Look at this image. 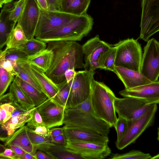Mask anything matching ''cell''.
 Returning <instances> with one entry per match:
<instances>
[{
    "mask_svg": "<svg viewBox=\"0 0 159 159\" xmlns=\"http://www.w3.org/2000/svg\"><path fill=\"white\" fill-rule=\"evenodd\" d=\"M7 148L11 149L17 156V159L19 157L24 155L26 152L24 150L17 146L12 145H8L7 146Z\"/></svg>",
    "mask_w": 159,
    "mask_h": 159,
    "instance_id": "47",
    "label": "cell"
},
{
    "mask_svg": "<svg viewBox=\"0 0 159 159\" xmlns=\"http://www.w3.org/2000/svg\"><path fill=\"white\" fill-rule=\"evenodd\" d=\"M140 72L152 82L159 77V42L154 38L149 39L144 48Z\"/></svg>",
    "mask_w": 159,
    "mask_h": 159,
    "instance_id": "9",
    "label": "cell"
},
{
    "mask_svg": "<svg viewBox=\"0 0 159 159\" xmlns=\"http://www.w3.org/2000/svg\"><path fill=\"white\" fill-rule=\"evenodd\" d=\"M36 157L37 159H54L45 152L38 150L36 152Z\"/></svg>",
    "mask_w": 159,
    "mask_h": 159,
    "instance_id": "50",
    "label": "cell"
},
{
    "mask_svg": "<svg viewBox=\"0 0 159 159\" xmlns=\"http://www.w3.org/2000/svg\"><path fill=\"white\" fill-rule=\"evenodd\" d=\"M116 97L104 83L93 80L90 96L91 105L94 115L113 126L117 118L114 107Z\"/></svg>",
    "mask_w": 159,
    "mask_h": 159,
    "instance_id": "3",
    "label": "cell"
},
{
    "mask_svg": "<svg viewBox=\"0 0 159 159\" xmlns=\"http://www.w3.org/2000/svg\"><path fill=\"white\" fill-rule=\"evenodd\" d=\"M52 142L59 145L66 146L67 140L64 134L59 135L50 137Z\"/></svg>",
    "mask_w": 159,
    "mask_h": 159,
    "instance_id": "43",
    "label": "cell"
},
{
    "mask_svg": "<svg viewBox=\"0 0 159 159\" xmlns=\"http://www.w3.org/2000/svg\"><path fill=\"white\" fill-rule=\"evenodd\" d=\"M17 2V1L14 2L12 1L5 4L3 6L2 9L6 11H11L14 8Z\"/></svg>",
    "mask_w": 159,
    "mask_h": 159,
    "instance_id": "51",
    "label": "cell"
},
{
    "mask_svg": "<svg viewBox=\"0 0 159 159\" xmlns=\"http://www.w3.org/2000/svg\"><path fill=\"white\" fill-rule=\"evenodd\" d=\"M40 14L36 0H26L24 11L17 21L28 39L34 38Z\"/></svg>",
    "mask_w": 159,
    "mask_h": 159,
    "instance_id": "15",
    "label": "cell"
},
{
    "mask_svg": "<svg viewBox=\"0 0 159 159\" xmlns=\"http://www.w3.org/2000/svg\"><path fill=\"white\" fill-rule=\"evenodd\" d=\"M53 56V51L46 48L34 55L28 56V61L30 64L45 73L51 65Z\"/></svg>",
    "mask_w": 159,
    "mask_h": 159,
    "instance_id": "25",
    "label": "cell"
},
{
    "mask_svg": "<svg viewBox=\"0 0 159 159\" xmlns=\"http://www.w3.org/2000/svg\"><path fill=\"white\" fill-rule=\"evenodd\" d=\"M9 92L13 94L14 101L19 104L25 110L28 111L35 107L14 80L10 85Z\"/></svg>",
    "mask_w": 159,
    "mask_h": 159,
    "instance_id": "29",
    "label": "cell"
},
{
    "mask_svg": "<svg viewBox=\"0 0 159 159\" xmlns=\"http://www.w3.org/2000/svg\"><path fill=\"white\" fill-rule=\"evenodd\" d=\"M47 47L46 43L34 38L30 39H28L25 44L18 49L29 56L34 55L46 49Z\"/></svg>",
    "mask_w": 159,
    "mask_h": 159,
    "instance_id": "30",
    "label": "cell"
},
{
    "mask_svg": "<svg viewBox=\"0 0 159 159\" xmlns=\"http://www.w3.org/2000/svg\"><path fill=\"white\" fill-rule=\"evenodd\" d=\"M114 72L122 82L126 89H131L152 82L143 75L140 71L115 66Z\"/></svg>",
    "mask_w": 159,
    "mask_h": 159,
    "instance_id": "19",
    "label": "cell"
},
{
    "mask_svg": "<svg viewBox=\"0 0 159 159\" xmlns=\"http://www.w3.org/2000/svg\"><path fill=\"white\" fill-rule=\"evenodd\" d=\"M27 131L29 137L34 148L45 143L51 142L50 137H45L37 134L27 127Z\"/></svg>",
    "mask_w": 159,
    "mask_h": 159,
    "instance_id": "37",
    "label": "cell"
},
{
    "mask_svg": "<svg viewBox=\"0 0 159 159\" xmlns=\"http://www.w3.org/2000/svg\"><path fill=\"white\" fill-rule=\"evenodd\" d=\"M6 59L11 62H16L17 65L22 64L28 62V56L18 49H11L7 50Z\"/></svg>",
    "mask_w": 159,
    "mask_h": 159,
    "instance_id": "32",
    "label": "cell"
},
{
    "mask_svg": "<svg viewBox=\"0 0 159 159\" xmlns=\"http://www.w3.org/2000/svg\"><path fill=\"white\" fill-rule=\"evenodd\" d=\"M112 45L100 39L96 35L82 45L84 56V68L85 70H94L100 68V61L103 55Z\"/></svg>",
    "mask_w": 159,
    "mask_h": 159,
    "instance_id": "10",
    "label": "cell"
},
{
    "mask_svg": "<svg viewBox=\"0 0 159 159\" xmlns=\"http://www.w3.org/2000/svg\"><path fill=\"white\" fill-rule=\"evenodd\" d=\"M122 96L137 98L148 104L159 103V81L120 91Z\"/></svg>",
    "mask_w": 159,
    "mask_h": 159,
    "instance_id": "16",
    "label": "cell"
},
{
    "mask_svg": "<svg viewBox=\"0 0 159 159\" xmlns=\"http://www.w3.org/2000/svg\"><path fill=\"white\" fill-rule=\"evenodd\" d=\"M11 11L2 9L0 14V50L6 44L9 37L15 27L16 22L10 20Z\"/></svg>",
    "mask_w": 159,
    "mask_h": 159,
    "instance_id": "26",
    "label": "cell"
},
{
    "mask_svg": "<svg viewBox=\"0 0 159 159\" xmlns=\"http://www.w3.org/2000/svg\"><path fill=\"white\" fill-rule=\"evenodd\" d=\"M40 9L44 11L48 10L47 0H36Z\"/></svg>",
    "mask_w": 159,
    "mask_h": 159,
    "instance_id": "52",
    "label": "cell"
},
{
    "mask_svg": "<svg viewBox=\"0 0 159 159\" xmlns=\"http://www.w3.org/2000/svg\"><path fill=\"white\" fill-rule=\"evenodd\" d=\"M48 10L60 11V6L61 0H47Z\"/></svg>",
    "mask_w": 159,
    "mask_h": 159,
    "instance_id": "45",
    "label": "cell"
},
{
    "mask_svg": "<svg viewBox=\"0 0 159 159\" xmlns=\"http://www.w3.org/2000/svg\"><path fill=\"white\" fill-rule=\"evenodd\" d=\"M114 104L116 112L118 116L122 117L128 121L134 120L140 117L151 105L131 97H125L123 98L116 97Z\"/></svg>",
    "mask_w": 159,
    "mask_h": 159,
    "instance_id": "13",
    "label": "cell"
},
{
    "mask_svg": "<svg viewBox=\"0 0 159 159\" xmlns=\"http://www.w3.org/2000/svg\"><path fill=\"white\" fill-rule=\"evenodd\" d=\"M76 16L61 11H44L40 8L39 18L35 34V38L62 26Z\"/></svg>",
    "mask_w": 159,
    "mask_h": 159,
    "instance_id": "11",
    "label": "cell"
},
{
    "mask_svg": "<svg viewBox=\"0 0 159 159\" xmlns=\"http://www.w3.org/2000/svg\"><path fill=\"white\" fill-rule=\"evenodd\" d=\"M50 137H54L64 134V129L62 128H52L50 129Z\"/></svg>",
    "mask_w": 159,
    "mask_h": 159,
    "instance_id": "49",
    "label": "cell"
},
{
    "mask_svg": "<svg viewBox=\"0 0 159 159\" xmlns=\"http://www.w3.org/2000/svg\"><path fill=\"white\" fill-rule=\"evenodd\" d=\"M14 78V76L0 66V96L4 94Z\"/></svg>",
    "mask_w": 159,
    "mask_h": 159,
    "instance_id": "34",
    "label": "cell"
},
{
    "mask_svg": "<svg viewBox=\"0 0 159 159\" xmlns=\"http://www.w3.org/2000/svg\"><path fill=\"white\" fill-rule=\"evenodd\" d=\"M57 85L59 91L53 99L59 104L65 107L70 92V87L66 80Z\"/></svg>",
    "mask_w": 159,
    "mask_h": 159,
    "instance_id": "33",
    "label": "cell"
},
{
    "mask_svg": "<svg viewBox=\"0 0 159 159\" xmlns=\"http://www.w3.org/2000/svg\"><path fill=\"white\" fill-rule=\"evenodd\" d=\"M93 24V18L87 14L77 16L62 26L36 38L46 43L54 40L80 41L91 30Z\"/></svg>",
    "mask_w": 159,
    "mask_h": 159,
    "instance_id": "4",
    "label": "cell"
},
{
    "mask_svg": "<svg viewBox=\"0 0 159 159\" xmlns=\"http://www.w3.org/2000/svg\"><path fill=\"white\" fill-rule=\"evenodd\" d=\"M0 159H17V156L10 148H6L4 151L0 153Z\"/></svg>",
    "mask_w": 159,
    "mask_h": 159,
    "instance_id": "44",
    "label": "cell"
},
{
    "mask_svg": "<svg viewBox=\"0 0 159 159\" xmlns=\"http://www.w3.org/2000/svg\"><path fill=\"white\" fill-rule=\"evenodd\" d=\"M140 38L148 41L159 31V0H142Z\"/></svg>",
    "mask_w": 159,
    "mask_h": 159,
    "instance_id": "8",
    "label": "cell"
},
{
    "mask_svg": "<svg viewBox=\"0 0 159 159\" xmlns=\"http://www.w3.org/2000/svg\"><path fill=\"white\" fill-rule=\"evenodd\" d=\"M47 48L52 51L53 56L51 65L45 73L55 84L66 80L65 73L70 68L84 67L82 46L75 41L54 40L47 43Z\"/></svg>",
    "mask_w": 159,
    "mask_h": 159,
    "instance_id": "1",
    "label": "cell"
},
{
    "mask_svg": "<svg viewBox=\"0 0 159 159\" xmlns=\"http://www.w3.org/2000/svg\"><path fill=\"white\" fill-rule=\"evenodd\" d=\"M35 107L18 116L11 118L1 125V129L5 131L7 136L13 134L16 130L25 125L31 119Z\"/></svg>",
    "mask_w": 159,
    "mask_h": 159,
    "instance_id": "22",
    "label": "cell"
},
{
    "mask_svg": "<svg viewBox=\"0 0 159 159\" xmlns=\"http://www.w3.org/2000/svg\"><path fill=\"white\" fill-rule=\"evenodd\" d=\"M15 70L17 73L16 76L20 77L39 91L45 93L43 89L33 73L30 64L28 62L17 65L15 68Z\"/></svg>",
    "mask_w": 159,
    "mask_h": 159,
    "instance_id": "27",
    "label": "cell"
},
{
    "mask_svg": "<svg viewBox=\"0 0 159 159\" xmlns=\"http://www.w3.org/2000/svg\"><path fill=\"white\" fill-rule=\"evenodd\" d=\"M26 125L28 128L32 130L38 126L45 125L42 117L36 107L34 110L31 119L27 123Z\"/></svg>",
    "mask_w": 159,
    "mask_h": 159,
    "instance_id": "40",
    "label": "cell"
},
{
    "mask_svg": "<svg viewBox=\"0 0 159 159\" xmlns=\"http://www.w3.org/2000/svg\"><path fill=\"white\" fill-rule=\"evenodd\" d=\"M14 101V96L12 93L10 92L0 96V105L5 103L11 104Z\"/></svg>",
    "mask_w": 159,
    "mask_h": 159,
    "instance_id": "46",
    "label": "cell"
},
{
    "mask_svg": "<svg viewBox=\"0 0 159 159\" xmlns=\"http://www.w3.org/2000/svg\"><path fill=\"white\" fill-rule=\"evenodd\" d=\"M128 121L126 119L121 116H119L114 127L116 131L117 139L116 141H119L124 134L127 129Z\"/></svg>",
    "mask_w": 159,
    "mask_h": 159,
    "instance_id": "38",
    "label": "cell"
},
{
    "mask_svg": "<svg viewBox=\"0 0 159 159\" xmlns=\"http://www.w3.org/2000/svg\"><path fill=\"white\" fill-rule=\"evenodd\" d=\"M116 51V48L112 45L103 55L100 61V69L114 72Z\"/></svg>",
    "mask_w": 159,
    "mask_h": 159,
    "instance_id": "31",
    "label": "cell"
},
{
    "mask_svg": "<svg viewBox=\"0 0 159 159\" xmlns=\"http://www.w3.org/2000/svg\"><path fill=\"white\" fill-rule=\"evenodd\" d=\"M26 0L17 1L14 9L11 11L9 19L16 23L22 13L25 7Z\"/></svg>",
    "mask_w": 159,
    "mask_h": 159,
    "instance_id": "39",
    "label": "cell"
},
{
    "mask_svg": "<svg viewBox=\"0 0 159 159\" xmlns=\"http://www.w3.org/2000/svg\"><path fill=\"white\" fill-rule=\"evenodd\" d=\"M0 140L5 142L6 147L8 145L17 146L36 157V150L29 137L26 125L17 129L9 136L1 137Z\"/></svg>",
    "mask_w": 159,
    "mask_h": 159,
    "instance_id": "18",
    "label": "cell"
},
{
    "mask_svg": "<svg viewBox=\"0 0 159 159\" xmlns=\"http://www.w3.org/2000/svg\"><path fill=\"white\" fill-rule=\"evenodd\" d=\"M18 159H37V158L32 155L26 152L24 155L19 157Z\"/></svg>",
    "mask_w": 159,
    "mask_h": 159,
    "instance_id": "53",
    "label": "cell"
},
{
    "mask_svg": "<svg viewBox=\"0 0 159 159\" xmlns=\"http://www.w3.org/2000/svg\"><path fill=\"white\" fill-rule=\"evenodd\" d=\"M113 45L116 49L115 66L140 71L143 54L141 45L137 40L128 38Z\"/></svg>",
    "mask_w": 159,
    "mask_h": 159,
    "instance_id": "5",
    "label": "cell"
},
{
    "mask_svg": "<svg viewBox=\"0 0 159 159\" xmlns=\"http://www.w3.org/2000/svg\"><path fill=\"white\" fill-rule=\"evenodd\" d=\"M27 40L22 28L17 24L10 35L4 50L6 51L9 49L19 48L25 44Z\"/></svg>",
    "mask_w": 159,
    "mask_h": 159,
    "instance_id": "28",
    "label": "cell"
},
{
    "mask_svg": "<svg viewBox=\"0 0 159 159\" xmlns=\"http://www.w3.org/2000/svg\"><path fill=\"white\" fill-rule=\"evenodd\" d=\"M14 0H0V7L2 8L3 5L5 4L12 2Z\"/></svg>",
    "mask_w": 159,
    "mask_h": 159,
    "instance_id": "54",
    "label": "cell"
},
{
    "mask_svg": "<svg viewBox=\"0 0 159 159\" xmlns=\"http://www.w3.org/2000/svg\"><path fill=\"white\" fill-rule=\"evenodd\" d=\"M157 109V104H151L145 113L138 119L128 121V125L122 137L116 142V145L122 150L134 143L148 127L152 124Z\"/></svg>",
    "mask_w": 159,
    "mask_h": 159,
    "instance_id": "7",
    "label": "cell"
},
{
    "mask_svg": "<svg viewBox=\"0 0 159 159\" xmlns=\"http://www.w3.org/2000/svg\"><path fill=\"white\" fill-rule=\"evenodd\" d=\"M34 148L36 150L45 152L54 159H84L81 155L65 146L57 144L52 142L37 146Z\"/></svg>",
    "mask_w": 159,
    "mask_h": 159,
    "instance_id": "20",
    "label": "cell"
},
{
    "mask_svg": "<svg viewBox=\"0 0 159 159\" xmlns=\"http://www.w3.org/2000/svg\"><path fill=\"white\" fill-rule=\"evenodd\" d=\"M30 66L33 73L48 98H54L59 91L57 85L54 83L41 70L31 64H30Z\"/></svg>",
    "mask_w": 159,
    "mask_h": 159,
    "instance_id": "21",
    "label": "cell"
},
{
    "mask_svg": "<svg viewBox=\"0 0 159 159\" xmlns=\"http://www.w3.org/2000/svg\"><path fill=\"white\" fill-rule=\"evenodd\" d=\"M157 139L159 142V127L158 128V136Z\"/></svg>",
    "mask_w": 159,
    "mask_h": 159,
    "instance_id": "56",
    "label": "cell"
},
{
    "mask_svg": "<svg viewBox=\"0 0 159 159\" xmlns=\"http://www.w3.org/2000/svg\"><path fill=\"white\" fill-rule=\"evenodd\" d=\"M74 68H70L67 70L65 73L66 80L68 83L75 76L76 71Z\"/></svg>",
    "mask_w": 159,
    "mask_h": 159,
    "instance_id": "48",
    "label": "cell"
},
{
    "mask_svg": "<svg viewBox=\"0 0 159 159\" xmlns=\"http://www.w3.org/2000/svg\"><path fill=\"white\" fill-rule=\"evenodd\" d=\"M95 73L92 69L76 71L74 78L68 83L70 90L65 109L75 107L90 97Z\"/></svg>",
    "mask_w": 159,
    "mask_h": 159,
    "instance_id": "6",
    "label": "cell"
},
{
    "mask_svg": "<svg viewBox=\"0 0 159 159\" xmlns=\"http://www.w3.org/2000/svg\"><path fill=\"white\" fill-rule=\"evenodd\" d=\"M63 122L64 126L91 129L107 135L112 127L94 115L91 105L90 96L76 107L65 109Z\"/></svg>",
    "mask_w": 159,
    "mask_h": 159,
    "instance_id": "2",
    "label": "cell"
},
{
    "mask_svg": "<svg viewBox=\"0 0 159 159\" xmlns=\"http://www.w3.org/2000/svg\"><path fill=\"white\" fill-rule=\"evenodd\" d=\"M64 134L67 140H76L102 143H108V135L87 129L64 126Z\"/></svg>",
    "mask_w": 159,
    "mask_h": 159,
    "instance_id": "17",
    "label": "cell"
},
{
    "mask_svg": "<svg viewBox=\"0 0 159 159\" xmlns=\"http://www.w3.org/2000/svg\"><path fill=\"white\" fill-rule=\"evenodd\" d=\"M36 108L42 117L44 125L48 128L50 129L63 124L65 107L53 99L48 98Z\"/></svg>",
    "mask_w": 159,
    "mask_h": 159,
    "instance_id": "14",
    "label": "cell"
},
{
    "mask_svg": "<svg viewBox=\"0 0 159 159\" xmlns=\"http://www.w3.org/2000/svg\"><path fill=\"white\" fill-rule=\"evenodd\" d=\"M91 0H61L60 11L76 16L87 14Z\"/></svg>",
    "mask_w": 159,
    "mask_h": 159,
    "instance_id": "24",
    "label": "cell"
},
{
    "mask_svg": "<svg viewBox=\"0 0 159 159\" xmlns=\"http://www.w3.org/2000/svg\"><path fill=\"white\" fill-rule=\"evenodd\" d=\"M14 80L35 107L42 104L48 98L45 93L39 91L18 76H16Z\"/></svg>",
    "mask_w": 159,
    "mask_h": 159,
    "instance_id": "23",
    "label": "cell"
},
{
    "mask_svg": "<svg viewBox=\"0 0 159 159\" xmlns=\"http://www.w3.org/2000/svg\"><path fill=\"white\" fill-rule=\"evenodd\" d=\"M32 130L35 133L40 135L47 137H50V129L45 125L38 126Z\"/></svg>",
    "mask_w": 159,
    "mask_h": 159,
    "instance_id": "42",
    "label": "cell"
},
{
    "mask_svg": "<svg viewBox=\"0 0 159 159\" xmlns=\"http://www.w3.org/2000/svg\"><path fill=\"white\" fill-rule=\"evenodd\" d=\"M151 156L149 153H146L138 150H132L123 154H112L110 159H150Z\"/></svg>",
    "mask_w": 159,
    "mask_h": 159,
    "instance_id": "35",
    "label": "cell"
},
{
    "mask_svg": "<svg viewBox=\"0 0 159 159\" xmlns=\"http://www.w3.org/2000/svg\"><path fill=\"white\" fill-rule=\"evenodd\" d=\"M65 146L81 155L84 159H102L111 152L108 143L71 140H67Z\"/></svg>",
    "mask_w": 159,
    "mask_h": 159,
    "instance_id": "12",
    "label": "cell"
},
{
    "mask_svg": "<svg viewBox=\"0 0 159 159\" xmlns=\"http://www.w3.org/2000/svg\"><path fill=\"white\" fill-rule=\"evenodd\" d=\"M15 109V107L9 103H5L0 105V125L5 123L11 118V113Z\"/></svg>",
    "mask_w": 159,
    "mask_h": 159,
    "instance_id": "36",
    "label": "cell"
},
{
    "mask_svg": "<svg viewBox=\"0 0 159 159\" xmlns=\"http://www.w3.org/2000/svg\"><path fill=\"white\" fill-rule=\"evenodd\" d=\"M0 66H2L13 76L17 75L11 61L6 59V52H2L0 53Z\"/></svg>",
    "mask_w": 159,
    "mask_h": 159,
    "instance_id": "41",
    "label": "cell"
},
{
    "mask_svg": "<svg viewBox=\"0 0 159 159\" xmlns=\"http://www.w3.org/2000/svg\"><path fill=\"white\" fill-rule=\"evenodd\" d=\"M159 159V154L154 156L152 157H151L150 159Z\"/></svg>",
    "mask_w": 159,
    "mask_h": 159,
    "instance_id": "55",
    "label": "cell"
}]
</instances>
